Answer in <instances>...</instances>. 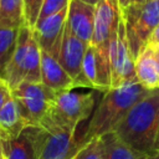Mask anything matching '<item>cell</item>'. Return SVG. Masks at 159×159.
Listing matches in <instances>:
<instances>
[{"label":"cell","mask_w":159,"mask_h":159,"mask_svg":"<svg viewBox=\"0 0 159 159\" xmlns=\"http://www.w3.org/2000/svg\"><path fill=\"white\" fill-rule=\"evenodd\" d=\"M150 89L143 87L137 78L128 80L122 84L109 88L93 109L92 116L81 139L84 144L94 138L113 132L128 111Z\"/></svg>","instance_id":"obj_1"},{"label":"cell","mask_w":159,"mask_h":159,"mask_svg":"<svg viewBox=\"0 0 159 159\" xmlns=\"http://www.w3.org/2000/svg\"><path fill=\"white\" fill-rule=\"evenodd\" d=\"M159 130V88L142 97L114 128V133L134 150L145 155L155 154Z\"/></svg>","instance_id":"obj_2"},{"label":"cell","mask_w":159,"mask_h":159,"mask_svg":"<svg viewBox=\"0 0 159 159\" xmlns=\"http://www.w3.org/2000/svg\"><path fill=\"white\" fill-rule=\"evenodd\" d=\"M40 67L41 50L32 29L25 24L19 30L15 48L0 75L11 91L22 82H41Z\"/></svg>","instance_id":"obj_3"},{"label":"cell","mask_w":159,"mask_h":159,"mask_svg":"<svg viewBox=\"0 0 159 159\" xmlns=\"http://www.w3.org/2000/svg\"><path fill=\"white\" fill-rule=\"evenodd\" d=\"M76 89L55 92L50 108L39 125L42 128L58 127L77 129L82 122L88 119L94 109L98 91L81 92Z\"/></svg>","instance_id":"obj_4"},{"label":"cell","mask_w":159,"mask_h":159,"mask_svg":"<svg viewBox=\"0 0 159 159\" xmlns=\"http://www.w3.org/2000/svg\"><path fill=\"white\" fill-rule=\"evenodd\" d=\"M77 129L30 125L36 159H73L86 145Z\"/></svg>","instance_id":"obj_5"},{"label":"cell","mask_w":159,"mask_h":159,"mask_svg":"<svg viewBox=\"0 0 159 159\" xmlns=\"http://www.w3.org/2000/svg\"><path fill=\"white\" fill-rule=\"evenodd\" d=\"M128 47L133 60L148 45V40L159 25V0H145L143 4H129L122 9Z\"/></svg>","instance_id":"obj_6"},{"label":"cell","mask_w":159,"mask_h":159,"mask_svg":"<svg viewBox=\"0 0 159 159\" xmlns=\"http://www.w3.org/2000/svg\"><path fill=\"white\" fill-rule=\"evenodd\" d=\"M122 19V9L117 0H99L94 6V25L91 45L99 60L109 65V45ZM111 67V65H109Z\"/></svg>","instance_id":"obj_7"},{"label":"cell","mask_w":159,"mask_h":159,"mask_svg":"<svg viewBox=\"0 0 159 159\" xmlns=\"http://www.w3.org/2000/svg\"><path fill=\"white\" fill-rule=\"evenodd\" d=\"M55 92L42 82H22L11 89V97L19 106V109L27 125H39L47 113Z\"/></svg>","instance_id":"obj_8"},{"label":"cell","mask_w":159,"mask_h":159,"mask_svg":"<svg viewBox=\"0 0 159 159\" xmlns=\"http://www.w3.org/2000/svg\"><path fill=\"white\" fill-rule=\"evenodd\" d=\"M109 65H111V88L117 87L128 80L135 78L134 60L128 47L123 19H120L117 32L112 37L109 45Z\"/></svg>","instance_id":"obj_9"},{"label":"cell","mask_w":159,"mask_h":159,"mask_svg":"<svg viewBox=\"0 0 159 159\" xmlns=\"http://www.w3.org/2000/svg\"><path fill=\"white\" fill-rule=\"evenodd\" d=\"M67 9H62L58 12H55L41 21H37L32 29L34 36L37 41L40 50L50 52L56 58L58 57L61 37L67 17Z\"/></svg>","instance_id":"obj_10"},{"label":"cell","mask_w":159,"mask_h":159,"mask_svg":"<svg viewBox=\"0 0 159 159\" xmlns=\"http://www.w3.org/2000/svg\"><path fill=\"white\" fill-rule=\"evenodd\" d=\"M88 45L89 43H86L71 31L67 22L65 24L57 60L63 70L72 77V80L81 73L83 56Z\"/></svg>","instance_id":"obj_11"},{"label":"cell","mask_w":159,"mask_h":159,"mask_svg":"<svg viewBox=\"0 0 159 159\" xmlns=\"http://www.w3.org/2000/svg\"><path fill=\"white\" fill-rule=\"evenodd\" d=\"M66 22L78 39L86 43H91L94 25V6L80 0H70Z\"/></svg>","instance_id":"obj_12"},{"label":"cell","mask_w":159,"mask_h":159,"mask_svg":"<svg viewBox=\"0 0 159 159\" xmlns=\"http://www.w3.org/2000/svg\"><path fill=\"white\" fill-rule=\"evenodd\" d=\"M41 82L53 92L73 89L72 77L63 70L58 60L41 50Z\"/></svg>","instance_id":"obj_13"},{"label":"cell","mask_w":159,"mask_h":159,"mask_svg":"<svg viewBox=\"0 0 159 159\" xmlns=\"http://www.w3.org/2000/svg\"><path fill=\"white\" fill-rule=\"evenodd\" d=\"M134 72L138 82L147 89L159 88V67L152 47L145 46L134 60Z\"/></svg>","instance_id":"obj_14"},{"label":"cell","mask_w":159,"mask_h":159,"mask_svg":"<svg viewBox=\"0 0 159 159\" xmlns=\"http://www.w3.org/2000/svg\"><path fill=\"white\" fill-rule=\"evenodd\" d=\"M99 142L102 159H143L147 157L129 147L114 132H108L101 135Z\"/></svg>","instance_id":"obj_15"},{"label":"cell","mask_w":159,"mask_h":159,"mask_svg":"<svg viewBox=\"0 0 159 159\" xmlns=\"http://www.w3.org/2000/svg\"><path fill=\"white\" fill-rule=\"evenodd\" d=\"M26 127L29 125L24 119L17 103L11 97L10 99L6 101V103L0 109V128L4 129L12 140Z\"/></svg>","instance_id":"obj_16"},{"label":"cell","mask_w":159,"mask_h":159,"mask_svg":"<svg viewBox=\"0 0 159 159\" xmlns=\"http://www.w3.org/2000/svg\"><path fill=\"white\" fill-rule=\"evenodd\" d=\"M0 25L9 27L25 25L22 0H0Z\"/></svg>","instance_id":"obj_17"},{"label":"cell","mask_w":159,"mask_h":159,"mask_svg":"<svg viewBox=\"0 0 159 159\" xmlns=\"http://www.w3.org/2000/svg\"><path fill=\"white\" fill-rule=\"evenodd\" d=\"M7 159H36L30 125L26 127L16 138L10 142Z\"/></svg>","instance_id":"obj_18"},{"label":"cell","mask_w":159,"mask_h":159,"mask_svg":"<svg viewBox=\"0 0 159 159\" xmlns=\"http://www.w3.org/2000/svg\"><path fill=\"white\" fill-rule=\"evenodd\" d=\"M20 27H9L0 25V72L6 65L15 48Z\"/></svg>","instance_id":"obj_19"},{"label":"cell","mask_w":159,"mask_h":159,"mask_svg":"<svg viewBox=\"0 0 159 159\" xmlns=\"http://www.w3.org/2000/svg\"><path fill=\"white\" fill-rule=\"evenodd\" d=\"M24 1V17L25 24L31 29L35 27L43 0H22Z\"/></svg>","instance_id":"obj_20"},{"label":"cell","mask_w":159,"mask_h":159,"mask_svg":"<svg viewBox=\"0 0 159 159\" xmlns=\"http://www.w3.org/2000/svg\"><path fill=\"white\" fill-rule=\"evenodd\" d=\"M73 159H102L101 153V142L99 138H94L89 140Z\"/></svg>","instance_id":"obj_21"},{"label":"cell","mask_w":159,"mask_h":159,"mask_svg":"<svg viewBox=\"0 0 159 159\" xmlns=\"http://www.w3.org/2000/svg\"><path fill=\"white\" fill-rule=\"evenodd\" d=\"M68 4H70V0H43L37 21H41L45 17H47L55 12H58L62 9H66L68 6Z\"/></svg>","instance_id":"obj_22"},{"label":"cell","mask_w":159,"mask_h":159,"mask_svg":"<svg viewBox=\"0 0 159 159\" xmlns=\"http://www.w3.org/2000/svg\"><path fill=\"white\" fill-rule=\"evenodd\" d=\"M10 142L11 138L7 135V133L0 128V158L7 159L9 150H10Z\"/></svg>","instance_id":"obj_23"},{"label":"cell","mask_w":159,"mask_h":159,"mask_svg":"<svg viewBox=\"0 0 159 159\" xmlns=\"http://www.w3.org/2000/svg\"><path fill=\"white\" fill-rule=\"evenodd\" d=\"M11 98V91L10 88L6 86V83H0V109L2 108V106L6 103L7 99Z\"/></svg>","instance_id":"obj_24"},{"label":"cell","mask_w":159,"mask_h":159,"mask_svg":"<svg viewBox=\"0 0 159 159\" xmlns=\"http://www.w3.org/2000/svg\"><path fill=\"white\" fill-rule=\"evenodd\" d=\"M159 45V25L157 26V29L153 31V34L150 35L149 40H148V45L147 46H150V47H154Z\"/></svg>","instance_id":"obj_25"},{"label":"cell","mask_w":159,"mask_h":159,"mask_svg":"<svg viewBox=\"0 0 159 159\" xmlns=\"http://www.w3.org/2000/svg\"><path fill=\"white\" fill-rule=\"evenodd\" d=\"M117 1H118V4H119L120 9H124V7H127V6L130 4V0H117Z\"/></svg>","instance_id":"obj_26"},{"label":"cell","mask_w":159,"mask_h":159,"mask_svg":"<svg viewBox=\"0 0 159 159\" xmlns=\"http://www.w3.org/2000/svg\"><path fill=\"white\" fill-rule=\"evenodd\" d=\"M80 1H83V2H86V4H89V5L96 6V5L98 4V1H99V0H80Z\"/></svg>","instance_id":"obj_27"},{"label":"cell","mask_w":159,"mask_h":159,"mask_svg":"<svg viewBox=\"0 0 159 159\" xmlns=\"http://www.w3.org/2000/svg\"><path fill=\"white\" fill-rule=\"evenodd\" d=\"M155 153H159V130H158V135H157V140H155Z\"/></svg>","instance_id":"obj_28"},{"label":"cell","mask_w":159,"mask_h":159,"mask_svg":"<svg viewBox=\"0 0 159 159\" xmlns=\"http://www.w3.org/2000/svg\"><path fill=\"white\" fill-rule=\"evenodd\" d=\"M143 159H159V153H155V154H153V155H147V157L143 158Z\"/></svg>","instance_id":"obj_29"},{"label":"cell","mask_w":159,"mask_h":159,"mask_svg":"<svg viewBox=\"0 0 159 159\" xmlns=\"http://www.w3.org/2000/svg\"><path fill=\"white\" fill-rule=\"evenodd\" d=\"M145 0H130V4H143Z\"/></svg>","instance_id":"obj_30"},{"label":"cell","mask_w":159,"mask_h":159,"mask_svg":"<svg viewBox=\"0 0 159 159\" xmlns=\"http://www.w3.org/2000/svg\"><path fill=\"white\" fill-rule=\"evenodd\" d=\"M154 50V48H153ZM154 53H155V58H157V62H158V67H159V51L154 50Z\"/></svg>","instance_id":"obj_31"},{"label":"cell","mask_w":159,"mask_h":159,"mask_svg":"<svg viewBox=\"0 0 159 159\" xmlns=\"http://www.w3.org/2000/svg\"><path fill=\"white\" fill-rule=\"evenodd\" d=\"M150 47V46H149ZM152 48H154V50H157V51H159V45H157V46H154V47H152Z\"/></svg>","instance_id":"obj_32"},{"label":"cell","mask_w":159,"mask_h":159,"mask_svg":"<svg viewBox=\"0 0 159 159\" xmlns=\"http://www.w3.org/2000/svg\"><path fill=\"white\" fill-rule=\"evenodd\" d=\"M4 82V80H2V77H1V75H0V83H2ZM5 83V82H4Z\"/></svg>","instance_id":"obj_33"},{"label":"cell","mask_w":159,"mask_h":159,"mask_svg":"<svg viewBox=\"0 0 159 159\" xmlns=\"http://www.w3.org/2000/svg\"><path fill=\"white\" fill-rule=\"evenodd\" d=\"M0 159H1V158H0Z\"/></svg>","instance_id":"obj_34"}]
</instances>
